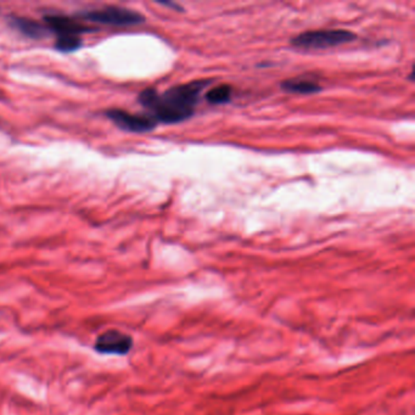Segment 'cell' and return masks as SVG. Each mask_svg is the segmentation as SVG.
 <instances>
[{
    "label": "cell",
    "mask_w": 415,
    "mask_h": 415,
    "mask_svg": "<svg viewBox=\"0 0 415 415\" xmlns=\"http://www.w3.org/2000/svg\"><path fill=\"white\" fill-rule=\"evenodd\" d=\"M206 100L211 105H224L232 99V87L228 84H221L210 89L206 93Z\"/></svg>",
    "instance_id": "obj_9"
},
{
    "label": "cell",
    "mask_w": 415,
    "mask_h": 415,
    "mask_svg": "<svg viewBox=\"0 0 415 415\" xmlns=\"http://www.w3.org/2000/svg\"><path fill=\"white\" fill-rule=\"evenodd\" d=\"M210 83V79H199L172 87L162 94L156 89L146 88L139 94V104L156 122L177 124L194 115L201 92Z\"/></svg>",
    "instance_id": "obj_1"
},
{
    "label": "cell",
    "mask_w": 415,
    "mask_h": 415,
    "mask_svg": "<svg viewBox=\"0 0 415 415\" xmlns=\"http://www.w3.org/2000/svg\"><path fill=\"white\" fill-rule=\"evenodd\" d=\"M107 118L128 133H148L155 129L157 122L148 113H131L120 109L106 111Z\"/></svg>",
    "instance_id": "obj_5"
},
{
    "label": "cell",
    "mask_w": 415,
    "mask_h": 415,
    "mask_svg": "<svg viewBox=\"0 0 415 415\" xmlns=\"http://www.w3.org/2000/svg\"><path fill=\"white\" fill-rule=\"evenodd\" d=\"M282 92L289 94L312 95L321 92V87L319 84L310 81V79H301V78H293L284 81L280 84Z\"/></svg>",
    "instance_id": "obj_8"
},
{
    "label": "cell",
    "mask_w": 415,
    "mask_h": 415,
    "mask_svg": "<svg viewBox=\"0 0 415 415\" xmlns=\"http://www.w3.org/2000/svg\"><path fill=\"white\" fill-rule=\"evenodd\" d=\"M9 23L25 37L32 39H43L49 36V29L44 23H38L26 17H10Z\"/></svg>",
    "instance_id": "obj_7"
},
{
    "label": "cell",
    "mask_w": 415,
    "mask_h": 415,
    "mask_svg": "<svg viewBox=\"0 0 415 415\" xmlns=\"http://www.w3.org/2000/svg\"><path fill=\"white\" fill-rule=\"evenodd\" d=\"M357 36L346 29H317L299 34L291 39L295 48L306 50L330 49L354 42Z\"/></svg>",
    "instance_id": "obj_4"
},
{
    "label": "cell",
    "mask_w": 415,
    "mask_h": 415,
    "mask_svg": "<svg viewBox=\"0 0 415 415\" xmlns=\"http://www.w3.org/2000/svg\"><path fill=\"white\" fill-rule=\"evenodd\" d=\"M44 25L50 34L55 36V48L62 53H73L79 49L82 46V34L93 32L95 29L87 26L77 17L62 14L46 15Z\"/></svg>",
    "instance_id": "obj_2"
},
{
    "label": "cell",
    "mask_w": 415,
    "mask_h": 415,
    "mask_svg": "<svg viewBox=\"0 0 415 415\" xmlns=\"http://www.w3.org/2000/svg\"><path fill=\"white\" fill-rule=\"evenodd\" d=\"M159 5L167 6V8H171L172 10H177V12H183V8L180 5H178L176 3H172V1H157Z\"/></svg>",
    "instance_id": "obj_10"
},
{
    "label": "cell",
    "mask_w": 415,
    "mask_h": 415,
    "mask_svg": "<svg viewBox=\"0 0 415 415\" xmlns=\"http://www.w3.org/2000/svg\"><path fill=\"white\" fill-rule=\"evenodd\" d=\"M81 21L99 23L112 27H132L145 23V17L138 12L122 6H105L101 9L85 10L76 15Z\"/></svg>",
    "instance_id": "obj_3"
},
{
    "label": "cell",
    "mask_w": 415,
    "mask_h": 415,
    "mask_svg": "<svg viewBox=\"0 0 415 415\" xmlns=\"http://www.w3.org/2000/svg\"><path fill=\"white\" fill-rule=\"evenodd\" d=\"M133 347V338L126 332L110 329L100 334L94 343V349L101 354L126 356Z\"/></svg>",
    "instance_id": "obj_6"
}]
</instances>
